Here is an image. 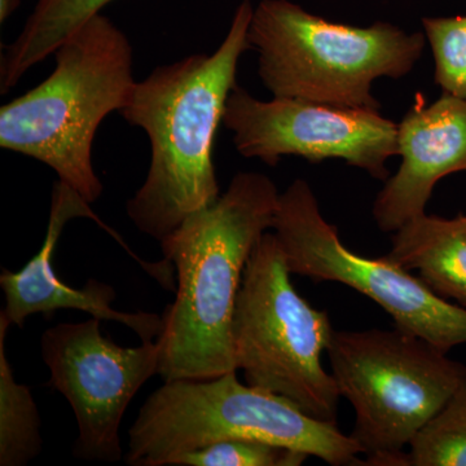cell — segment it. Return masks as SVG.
I'll return each instance as SVG.
<instances>
[{
	"label": "cell",
	"mask_w": 466,
	"mask_h": 466,
	"mask_svg": "<svg viewBox=\"0 0 466 466\" xmlns=\"http://www.w3.org/2000/svg\"><path fill=\"white\" fill-rule=\"evenodd\" d=\"M253 11L250 0H242L216 52L156 67L137 82L121 110L150 143L148 174L126 210L135 227L156 240L219 198L214 143L238 86V61L251 47Z\"/></svg>",
	"instance_id": "cell-1"
},
{
	"label": "cell",
	"mask_w": 466,
	"mask_h": 466,
	"mask_svg": "<svg viewBox=\"0 0 466 466\" xmlns=\"http://www.w3.org/2000/svg\"><path fill=\"white\" fill-rule=\"evenodd\" d=\"M279 196L266 175L238 173L214 204L159 241L177 281L157 339L164 382L238 370L232 339L236 300L254 248L272 228Z\"/></svg>",
	"instance_id": "cell-2"
},
{
	"label": "cell",
	"mask_w": 466,
	"mask_h": 466,
	"mask_svg": "<svg viewBox=\"0 0 466 466\" xmlns=\"http://www.w3.org/2000/svg\"><path fill=\"white\" fill-rule=\"evenodd\" d=\"M54 55L51 76L0 109V147L47 165L92 204L103 193L92 144L104 118L124 109L137 85L133 47L99 14Z\"/></svg>",
	"instance_id": "cell-3"
},
{
	"label": "cell",
	"mask_w": 466,
	"mask_h": 466,
	"mask_svg": "<svg viewBox=\"0 0 466 466\" xmlns=\"http://www.w3.org/2000/svg\"><path fill=\"white\" fill-rule=\"evenodd\" d=\"M238 370L165 382L150 394L128 431L126 462L174 465L210 443L256 440L302 451L333 466L366 465L351 435L308 415L287 398L238 381Z\"/></svg>",
	"instance_id": "cell-4"
},
{
	"label": "cell",
	"mask_w": 466,
	"mask_h": 466,
	"mask_svg": "<svg viewBox=\"0 0 466 466\" xmlns=\"http://www.w3.org/2000/svg\"><path fill=\"white\" fill-rule=\"evenodd\" d=\"M249 42L259 54L260 81L272 96L381 110L373 84L410 75L426 38L390 23L346 25L290 0H262L251 16Z\"/></svg>",
	"instance_id": "cell-5"
},
{
	"label": "cell",
	"mask_w": 466,
	"mask_h": 466,
	"mask_svg": "<svg viewBox=\"0 0 466 466\" xmlns=\"http://www.w3.org/2000/svg\"><path fill=\"white\" fill-rule=\"evenodd\" d=\"M339 395L351 403L350 434L366 465L410 466L415 435L466 381V366L416 334L334 330L327 350Z\"/></svg>",
	"instance_id": "cell-6"
},
{
	"label": "cell",
	"mask_w": 466,
	"mask_h": 466,
	"mask_svg": "<svg viewBox=\"0 0 466 466\" xmlns=\"http://www.w3.org/2000/svg\"><path fill=\"white\" fill-rule=\"evenodd\" d=\"M274 232L254 248L233 314L236 367L248 385L276 392L303 412L337 424L339 395L321 363L334 329L329 315L294 289Z\"/></svg>",
	"instance_id": "cell-7"
},
{
	"label": "cell",
	"mask_w": 466,
	"mask_h": 466,
	"mask_svg": "<svg viewBox=\"0 0 466 466\" xmlns=\"http://www.w3.org/2000/svg\"><path fill=\"white\" fill-rule=\"evenodd\" d=\"M271 229L291 275L352 288L381 306L395 327L443 351L466 343V309L441 299L385 257L366 258L349 250L305 179L294 180L280 193Z\"/></svg>",
	"instance_id": "cell-8"
},
{
	"label": "cell",
	"mask_w": 466,
	"mask_h": 466,
	"mask_svg": "<svg viewBox=\"0 0 466 466\" xmlns=\"http://www.w3.org/2000/svg\"><path fill=\"white\" fill-rule=\"evenodd\" d=\"M223 125L245 158L276 167L284 156L309 162L342 159L379 180L398 156V125L380 110L345 108L290 97L259 100L236 86L227 100Z\"/></svg>",
	"instance_id": "cell-9"
},
{
	"label": "cell",
	"mask_w": 466,
	"mask_h": 466,
	"mask_svg": "<svg viewBox=\"0 0 466 466\" xmlns=\"http://www.w3.org/2000/svg\"><path fill=\"white\" fill-rule=\"evenodd\" d=\"M99 319L61 323L42 336L48 385L66 397L78 425L76 458L116 462L122 459L119 428L128 404L150 377L158 375L157 339L122 348L101 333Z\"/></svg>",
	"instance_id": "cell-10"
},
{
	"label": "cell",
	"mask_w": 466,
	"mask_h": 466,
	"mask_svg": "<svg viewBox=\"0 0 466 466\" xmlns=\"http://www.w3.org/2000/svg\"><path fill=\"white\" fill-rule=\"evenodd\" d=\"M76 218H88L109 232L126 250L131 251L121 236L101 222L92 211L90 202L69 184L57 180L52 191L50 218L41 250L20 271L3 268L0 288L5 293L2 314L9 324L23 328L26 319L35 314L51 319L58 309H79L99 320L116 321L130 328L142 342L157 339L164 325L161 315L150 312H124L112 308L116 299L112 285L91 279L82 289L63 283L54 269V256L58 240L67 223Z\"/></svg>",
	"instance_id": "cell-11"
},
{
	"label": "cell",
	"mask_w": 466,
	"mask_h": 466,
	"mask_svg": "<svg viewBox=\"0 0 466 466\" xmlns=\"http://www.w3.org/2000/svg\"><path fill=\"white\" fill-rule=\"evenodd\" d=\"M398 156L400 167L373 205L376 225L385 233L424 214L441 179L466 171V101L441 94L426 104L417 95L398 125Z\"/></svg>",
	"instance_id": "cell-12"
},
{
	"label": "cell",
	"mask_w": 466,
	"mask_h": 466,
	"mask_svg": "<svg viewBox=\"0 0 466 466\" xmlns=\"http://www.w3.org/2000/svg\"><path fill=\"white\" fill-rule=\"evenodd\" d=\"M385 258L417 278L441 299L466 309V216L413 218L394 232Z\"/></svg>",
	"instance_id": "cell-13"
},
{
	"label": "cell",
	"mask_w": 466,
	"mask_h": 466,
	"mask_svg": "<svg viewBox=\"0 0 466 466\" xmlns=\"http://www.w3.org/2000/svg\"><path fill=\"white\" fill-rule=\"evenodd\" d=\"M113 0H38L16 41L9 45L0 64V90L5 94L27 70L54 55L72 35Z\"/></svg>",
	"instance_id": "cell-14"
},
{
	"label": "cell",
	"mask_w": 466,
	"mask_h": 466,
	"mask_svg": "<svg viewBox=\"0 0 466 466\" xmlns=\"http://www.w3.org/2000/svg\"><path fill=\"white\" fill-rule=\"evenodd\" d=\"M9 327L7 318L0 314V466H23L41 453V417L32 391L16 381L9 364Z\"/></svg>",
	"instance_id": "cell-15"
},
{
	"label": "cell",
	"mask_w": 466,
	"mask_h": 466,
	"mask_svg": "<svg viewBox=\"0 0 466 466\" xmlns=\"http://www.w3.org/2000/svg\"><path fill=\"white\" fill-rule=\"evenodd\" d=\"M410 466H466V381L410 443Z\"/></svg>",
	"instance_id": "cell-16"
},
{
	"label": "cell",
	"mask_w": 466,
	"mask_h": 466,
	"mask_svg": "<svg viewBox=\"0 0 466 466\" xmlns=\"http://www.w3.org/2000/svg\"><path fill=\"white\" fill-rule=\"evenodd\" d=\"M422 27L433 52L435 85L466 101V16L424 17Z\"/></svg>",
	"instance_id": "cell-17"
},
{
	"label": "cell",
	"mask_w": 466,
	"mask_h": 466,
	"mask_svg": "<svg viewBox=\"0 0 466 466\" xmlns=\"http://www.w3.org/2000/svg\"><path fill=\"white\" fill-rule=\"evenodd\" d=\"M309 458L302 451L256 440H226L180 456L177 466H299Z\"/></svg>",
	"instance_id": "cell-18"
},
{
	"label": "cell",
	"mask_w": 466,
	"mask_h": 466,
	"mask_svg": "<svg viewBox=\"0 0 466 466\" xmlns=\"http://www.w3.org/2000/svg\"><path fill=\"white\" fill-rule=\"evenodd\" d=\"M20 2L21 0H0V21L2 23H5L16 11Z\"/></svg>",
	"instance_id": "cell-19"
}]
</instances>
